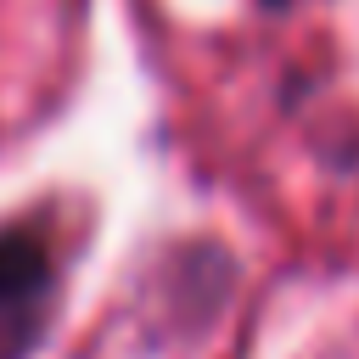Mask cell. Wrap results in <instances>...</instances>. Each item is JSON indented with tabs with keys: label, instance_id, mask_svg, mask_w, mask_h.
<instances>
[{
	"label": "cell",
	"instance_id": "6da1fadb",
	"mask_svg": "<svg viewBox=\"0 0 359 359\" xmlns=\"http://www.w3.org/2000/svg\"><path fill=\"white\" fill-rule=\"evenodd\" d=\"M50 280L45 241L34 230H0V359H22V348L39 337Z\"/></svg>",
	"mask_w": 359,
	"mask_h": 359
},
{
	"label": "cell",
	"instance_id": "7a4b0ae2",
	"mask_svg": "<svg viewBox=\"0 0 359 359\" xmlns=\"http://www.w3.org/2000/svg\"><path fill=\"white\" fill-rule=\"evenodd\" d=\"M264 6H286V0H264Z\"/></svg>",
	"mask_w": 359,
	"mask_h": 359
}]
</instances>
